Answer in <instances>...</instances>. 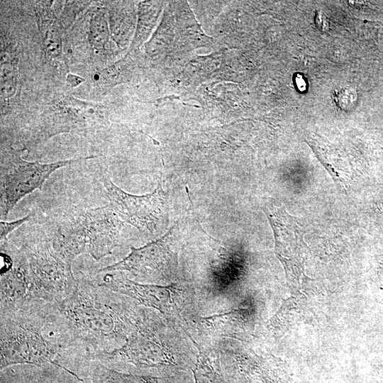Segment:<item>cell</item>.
<instances>
[{
    "label": "cell",
    "mask_w": 383,
    "mask_h": 383,
    "mask_svg": "<svg viewBox=\"0 0 383 383\" xmlns=\"http://www.w3.org/2000/svg\"><path fill=\"white\" fill-rule=\"evenodd\" d=\"M120 300L106 287L79 282L70 296L55 304L70 347L93 359L123 347L145 323L133 320Z\"/></svg>",
    "instance_id": "cell-1"
},
{
    "label": "cell",
    "mask_w": 383,
    "mask_h": 383,
    "mask_svg": "<svg viewBox=\"0 0 383 383\" xmlns=\"http://www.w3.org/2000/svg\"><path fill=\"white\" fill-rule=\"evenodd\" d=\"M49 309V304L32 302L1 311V370L16 364L57 365L53 359L65 348L44 334Z\"/></svg>",
    "instance_id": "cell-2"
},
{
    "label": "cell",
    "mask_w": 383,
    "mask_h": 383,
    "mask_svg": "<svg viewBox=\"0 0 383 383\" xmlns=\"http://www.w3.org/2000/svg\"><path fill=\"white\" fill-rule=\"evenodd\" d=\"M123 223L107 204L63 219L50 240L52 248L69 262L83 253L99 260L118 245Z\"/></svg>",
    "instance_id": "cell-3"
},
{
    "label": "cell",
    "mask_w": 383,
    "mask_h": 383,
    "mask_svg": "<svg viewBox=\"0 0 383 383\" xmlns=\"http://www.w3.org/2000/svg\"><path fill=\"white\" fill-rule=\"evenodd\" d=\"M21 250L28 267V303L57 304L76 290L79 282L72 263L55 251L50 239L26 245Z\"/></svg>",
    "instance_id": "cell-4"
},
{
    "label": "cell",
    "mask_w": 383,
    "mask_h": 383,
    "mask_svg": "<svg viewBox=\"0 0 383 383\" xmlns=\"http://www.w3.org/2000/svg\"><path fill=\"white\" fill-rule=\"evenodd\" d=\"M1 219H5L24 196L36 189H41L46 180L58 169L98 157L91 155L43 164L38 161L24 160L19 152L13 149L1 151Z\"/></svg>",
    "instance_id": "cell-5"
},
{
    "label": "cell",
    "mask_w": 383,
    "mask_h": 383,
    "mask_svg": "<svg viewBox=\"0 0 383 383\" xmlns=\"http://www.w3.org/2000/svg\"><path fill=\"white\" fill-rule=\"evenodd\" d=\"M109 205L123 222L151 233L161 231L167 221V201L161 183L145 195L126 192L109 178L103 179Z\"/></svg>",
    "instance_id": "cell-6"
},
{
    "label": "cell",
    "mask_w": 383,
    "mask_h": 383,
    "mask_svg": "<svg viewBox=\"0 0 383 383\" xmlns=\"http://www.w3.org/2000/svg\"><path fill=\"white\" fill-rule=\"evenodd\" d=\"M177 231L172 227L163 236L147 245L135 248L122 260L99 270L100 272L127 271L144 278H158L170 269L173 261L171 246Z\"/></svg>",
    "instance_id": "cell-7"
},
{
    "label": "cell",
    "mask_w": 383,
    "mask_h": 383,
    "mask_svg": "<svg viewBox=\"0 0 383 383\" xmlns=\"http://www.w3.org/2000/svg\"><path fill=\"white\" fill-rule=\"evenodd\" d=\"M1 250V311L13 309L28 303V267L24 252Z\"/></svg>",
    "instance_id": "cell-8"
},
{
    "label": "cell",
    "mask_w": 383,
    "mask_h": 383,
    "mask_svg": "<svg viewBox=\"0 0 383 383\" xmlns=\"http://www.w3.org/2000/svg\"><path fill=\"white\" fill-rule=\"evenodd\" d=\"M53 4V1H38L35 12L45 55L49 60H60L63 55L62 38L64 29L52 9Z\"/></svg>",
    "instance_id": "cell-9"
},
{
    "label": "cell",
    "mask_w": 383,
    "mask_h": 383,
    "mask_svg": "<svg viewBox=\"0 0 383 383\" xmlns=\"http://www.w3.org/2000/svg\"><path fill=\"white\" fill-rule=\"evenodd\" d=\"M87 41L92 55L106 57L111 55V35L106 6L96 5L85 13Z\"/></svg>",
    "instance_id": "cell-10"
},
{
    "label": "cell",
    "mask_w": 383,
    "mask_h": 383,
    "mask_svg": "<svg viewBox=\"0 0 383 383\" xmlns=\"http://www.w3.org/2000/svg\"><path fill=\"white\" fill-rule=\"evenodd\" d=\"M18 59L14 52L6 50L1 51V104L9 103L17 90L18 74Z\"/></svg>",
    "instance_id": "cell-11"
},
{
    "label": "cell",
    "mask_w": 383,
    "mask_h": 383,
    "mask_svg": "<svg viewBox=\"0 0 383 383\" xmlns=\"http://www.w3.org/2000/svg\"><path fill=\"white\" fill-rule=\"evenodd\" d=\"M123 65V61L120 60L94 73L92 76L94 86L106 91L122 83Z\"/></svg>",
    "instance_id": "cell-12"
},
{
    "label": "cell",
    "mask_w": 383,
    "mask_h": 383,
    "mask_svg": "<svg viewBox=\"0 0 383 383\" xmlns=\"http://www.w3.org/2000/svg\"><path fill=\"white\" fill-rule=\"evenodd\" d=\"M93 383H154L139 377L124 374L109 369L103 365H97L93 375Z\"/></svg>",
    "instance_id": "cell-13"
},
{
    "label": "cell",
    "mask_w": 383,
    "mask_h": 383,
    "mask_svg": "<svg viewBox=\"0 0 383 383\" xmlns=\"http://www.w3.org/2000/svg\"><path fill=\"white\" fill-rule=\"evenodd\" d=\"M194 374L195 383H223L218 372L202 353L197 357Z\"/></svg>",
    "instance_id": "cell-14"
},
{
    "label": "cell",
    "mask_w": 383,
    "mask_h": 383,
    "mask_svg": "<svg viewBox=\"0 0 383 383\" xmlns=\"http://www.w3.org/2000/svg\"><path fill=\"white\" fill-rule=\"evenodd\" d=\"M92 1H67L59 18L64 30L69 28L77 19V16L87 8Z\"/></svg>",
    "instance_id": "cell-15"
},
{
    "label": "cell",
    "mask_w": 383,
    "mask_h": 383,
    "mask_svg": "<svg viewBox=\"0 0 383 383\" xmlns=\"http://www.w3.org/2000/svg\"><path fill=\"white\" fill-rule=\"evenodd\" d=\"M335 101L344 110L351 109L357 101V93L350 87H344L335 93Z\"/></svg>",
    "instance_id": "cell-16"
},
{
    "label": "cell",
    "mask_w": 383,
    "mask_h": 383,
    "mask_svg": "<svg viewBox=\"0 0 383 383\" xmlns=\"http://www.w3.org/2000/svg\"><path fill=\"white\" fill-rule=\"evenodd\" d=\"M30 215H28L23 218L12 221H1L0 222V240L1 242L5 241L8 235L15 229L21 226L23 223L28 221Z\"/></svg>",
    "instance_id": "cell-17"
},
{
    "label": "cell",
    "mask_w": 383,
    "mask_h": 383,
    "mask_svg": "<svg viewBox=\"0 0 383 383\" xmlns=\"http://www.w3.org/2000/svg\"><path fill=\"white\" fill-rule=\"evenodd\" d=\"M315 23L318 28L323 31H326L329 28V22L328 18L324 13L321 11L316 12L315 16Z\"/></svg>",
    "instance_id": "cell-18"
},
{
    "label": "cell",
    "mask_w": 383,
    "mask_h": 383,
    "mask_svg": "<svg viewBox=\"0 0 383 383\" xmlns=\"http://www.w3.org/2000/svg\"><path fill=\"white\" fill-rule=\"evenodd\" d=\"M66 82L70 87L74 88L84 82L85 79L72 73H68L66 77Z\"/></svg>",
    "instance_id": "cell-19"
},
{
    "label": "cell",
    "mask_w": 383,
    "mask_h": 383,
    "mask_svg": "<svg viewBox=\"0 0 383 383\" xmlns=\"http://www.w3.org/2000/svg\"><path fill=\"white\" fill-rule=\"evenodd\" d=\"M295 84L299 91H304L307 89V82L304 77L301 74H297L294 78Z\"/></svg>",
    "instance_id": "cell-20"
}]
</instances>
